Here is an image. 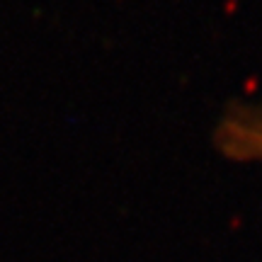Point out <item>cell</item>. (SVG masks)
<instances>
[{"label": "cell", "instance_id": "1", "mask_svg": "<svg viewBox=\"0 0 262 262\" xmlns=\"http://www.w3.org/2000/svg\"><path fill=\"white\" fill-rule=\"evenodd\" d=\"M216 143L228 158L262 163V112L253 107L231 110L216 131Z\"/></svg>", "mask_w": 262, "mask_h": 262}]
</instances>
